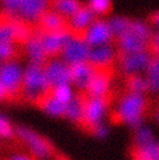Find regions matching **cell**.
Segmentation results:
<instances>
[{
  "label": "cell",
  "instance_id": "cell-8",
  "mask_svg": "<svg viewBox=\"0 0 159 160\" xmlns=\"http://www.w3.org/2000/svg\"><path fill=\"white\" fill-rule=\"evenodd\" d=\"M35 30L41 39L42 45L48 59L60 57L62 49L65 48L70 37L72 36V33L68 29L46 32V31H41L35 28Z\"/></svg>",
  "mask_w": 159,
  "mask_h": 160
},
{
  "label": "cell",
  "instance_id": "cell-14",
  "mask_svg": "<svg viewBox=\"0 0 159 160\" xmlns=\"http://www.w3.org/2000/svg\"><path fill=\"white\" fill-rule=\"evenodd\" d=\"M108 68H97L91 79V81L84 92L87 97L105 98L108 93L110 87V74Z\"/></svg>",
  "mask_w": 159,
  "mask_h": 160
},
{
  "label": "cell",
  "instance_id": "cell-15",
  "mask_svg": "<svg viewBox=\"0 0 159 160\" xmlns=\"http://www.w3.org/2000/svg\"><path fill=\"white\" fill-rule=\"evenodd\" d=\"M95 15L88 6H82L67 19V28L74 35H81L95 21Z\"/></svg>",
  "mask_w": 159,
  "mask_h": 160
},
{
  "label": "cell",
  "instance_id": "cell-35",
  "mask_svg": "<svg viewBox=\"0 0 159 160\" xmlns=\"http://www.w3.org/2000/svg\"><path fill=\"white\" fill-rule=\"evenodd\" d=\"M3 100H6V95L1 83H0V102H2Z\"/></svg>",
  "mask_w": 159,
  "mask_h": 160
},
{
  "label": "cell",
  "instance_id": "cell-34",
  "mask_svg": "<svg viewBox=\"0 0 159 160\" xmlns=\"http://www.w3.org/2000/svg\"><path fill=\"white\" fill-rule=\"evenodd\" d=\"M10 160H32V159L26 156V155H15Z\"/></svg>",
  "mask_w": 159,
  "mask_h": 160
},
{
  "label": "cell",
  "instance_id": "cell-39",
  "mask_svg": "<svg viewBox=\"0 0 159 160\" xmlns=\"http://www.w3.org/2000/svg\"><path fill=\"white\" fill-rule=\"evenodd\" d=\"M58 160H62V159H58Z\"/></svg>",
  "mask_w": 159,
  "mask_h": 160
},
{
  "label": "cell",
  "instance_id": "cell-2",
  "mask_svg": "<svg viewBox=\"0 0 159 160\" xmlns=\"http://www.w3.org/2000/svg\"><path fill=\"white\" fill-rule=\"evenodd\" d=\"M51 88L43 65L28 62L23 71L22 97L30 102L37 103L39 100L51 91Z\"/></svg>",
  "mask_w": 159,
  "mask_h": 160
},
{
  "label": "cell",
  "instance_id": "cell-12",
  "mask_svg": "<svg viewBox=\"0 0 159 160\" xmlns=\"http://www.w3.org/2000/svg\"><path fill=\"white\" fill-rule=\"evenodd\" d=\"M95 68L89 62H82L70 66V84L81 92H85L91 79L96 71Z\"/></svg>",
  "mask_w": 159,
  "mask_h": 160
},
{
  "label": "cell",
  "instance_id": "cell-3",
  "mask_svg": "<svg viewBox=\"0 0 159 160\" xmlns=\"http://www.w3.org/2000/svg\"><path fill=\"white\" fill-rule=\"evenodd\" d=\"M147 108V100L144 94L129 92L119 101L115 116L119 122L131 127L141 126L144 113Z\"/></svg>",
  "mask_w": 159,
  "mask_h": 160
},
{
  "label": "cell",
  "instance_id": "cell-32",
  "mask_svg": "<svg viewBox=\"0 0 159 160\" xmlns=\"http://www.w3.org/2000/svg\"><path fill=\"white\" fill-rule=\"evenodd\" d=\"M150 45L152 46L153 51L157 55H159V33H157L155 35H152V41H150Z\"/></svg>",
  "mask_w": 159,
  "mask_h": 160
},
{
  "label": "cell",
  "instance_id": "cell-27",
  "mask_svg": "<svg viewBox=\"0 0 159 160\" xmlns=\"http://www.w3.org/2000/svg\"><path fill=\"white\" fill-rule=\"evenodd\" d=\"M87 6L96 16L107 15L111 11V8H112L110 0H89Z\"/></svg>",
  "mask_w": 159,
  "mask_h": 160
},
{
  "label": "cell",
  "instance_id": "cell-22",
  "mask_svg": "<svg viewBox=\"0 0 159 160\" xmlns=\"http://www.w3.org/2000/svg\"><path fill=\"white\" fill-rule=\"evenodd\" d=\"M133 160H159V143L155 141L145 146L135 147L132 150Z\"/></svg>",
  "mask_w": 159,
  "mask_h": 160
},
{
  "label": "cell",
  "instance_id": "cell-28",
  "mask_svg": "<svg viewBox=\"0 0 159 160\" xmlns=\"http://www.w3.org/2000/svg\"><path fill=\"white\" fill-rule=\"evenodd\" d=\"M154 141L153 132L147 127L138 128L136 136H135V147L145 146Z\"/></svg>",
  "mask_w": 159,
  "mask_h": 160
},
{
  "label": "cell",
  "instance_id": "cell-36",
  "mask_svg": "<svg viewBox=\"0 0 159 160\" xmlns=\"http://www.w3.org/2000/svg\"><path fill=\"white\" fill-rule=\"evenodd\" d=\"M157 117H158V120H159V110H158V113H157Z\"/></svg>",
  "mask_w": 159,
  "mask_h": 160
},
{
  "label": "cell",
  "instance_id": "cell-16",
  "mask_svg": "<svg viewBox=\"0 0 159 160\" xmlns=\"http://www.w3.org/2000/svg\"><path fill=\"white\" fill-rule=\"evenodd\" d=\"M22 50L23 55L27 58L28 62L44 65L45 62L48 60L41 39L36 30H34L33 34L22 45Z\"/></svg>",
  "mask_w": 159,
  "mask_h": 160
},
{
  "label": "cell",
  "instance_id": "cell-21",
  "mask_svg": "<svg viewBox=\"0 0 159 160\" xmlns=\"http://www.w3.org/2000/svg\"><path fill=\"white\" fill-rule=\"evenodd\" d=\"M80 0H50V8L67 20L82 7Z\"/></svg>",
  "mask_w": 159,
  "mask_h": 160
},
{
  "label": "cell",
  "instance_id": "cell-26",
  "mask_svg": "<svg viewBox=\"0 0 159 160\" xmlns=\"http://www.w3.org/2000/svg\"><path fill=\"white\" fill-rule=\"evenodd\" d=\"M127 87H128L129 92L138 94H144L149 89L147 78L137 74L129 75V78L127 80Z\"/></svg>",
  "mask_w": 159,
  "mask_h": 160
},
{
  "label": "cell",
  "instance_id": "cell-29",
  "mask_svg": "<svg viewBox=\"0 0 159 160\" xmlns=\"http://www.w3.org/2000/svg\"><path fill=\"white\" fill-rule=\"evenodd\" d=\"M131 22H132L130 20L121 17V18H114L108 23H109V27L111 28V31H112L113 35L119 36L129 28Z\"/></svg>",
  "mask_w": 159,
  "mask_h": 160
},
{
  "label": "cell",
  "instance_id": "cell-11",
  "mask_svg": "<svg viewBox=\"0 0 159 160\" xmlns=\"http://www.w3.org/2000/svg\"><path fill=\"white\" fill-rule=\"evenodd\" d=\"M107 98H93L87 97L85 102V108H84V116L82 124L89 127L96 126L97 124L102 122L107 109Z\"/></svg>",
  "mask_w": 159,
  "mask_h": 160
},
{
  "label": "cell",
  "instance_id": "cell-38",
  "mask_svg": "<svg viewBox=\"0 0 159 160\" xmlns=\"http://www.w3.org/2000/svg\"><path fill=\"white\" fill-rule=\"evenodd\" d=\"M0 17H1V13H0Z\"/></svg>",
  "mask_w": 159,
  "mask_h": 160
},
{
  "label": "cell",
  "instance_id": "cell-5",
  "mask_svg": "<svg viewBox=\"0 0 159 160\" xmlns=\"http://www.w3.org/2000/svg\"><path fill=\"white\" fill-rule=\"evenodd\" d=\"M25 67L18 59L3 62L0 68V83L5 91L6 100L22 97Z\"/></svg>",
  "mask_w": 159,
  "mask_h": 160
},
{
  "label": "cell",
  "instance_id": "cell-4",
  "mask_svg": "<svg viewBox=\"0 0 159 160\" xmlns=\"http://www.w3.org/2000/svg\"><path fill=\"white\" fill-rule=\"evenodd\" d=\"M117 37L119 50L122 53H136L145 51L150 45L152 33L145 23L132 22L129 28Z\"/></svg>",
  "mask_w": 159,
  "mask_h": 160
},
{
  "label": "cell",
  "instance_id": "cell-17",
  "mask_svg": "<svg viewBox=\"0 0 159 160\" xmlns=\"http://www.w3.org/2000/svg\"><path fill=\"white\" fill-rule=\"evenodd\" d=\"M35 28L41 31L52 32L67 28V20L62 17L61 14L49 8L39 19Z\"/></svg>",
  "mask_w": 159,
  "mask_h": 160
},
{
  "label": "cell",
  "instance_id": "cell-25",
  "mask_svg": "<svg viewBox=\"0 0 159 160\" xmlns=\"http://www.w3.org/2000/svg\"><path fill=\"white\" fill-rule=\"evenodd\" d=\"M22 46L11 43V42H3L0 43V62H6L13 59H18L20 55Z\"/></svg>",
  "mask_w": 159,
  "mask_h": 160
},
{
  "label": "cell",
  "instance_id": "cell-37",
  "mask_svg": "<svg viewBox=\"0 0 159 160\" xmlns=\"http://www.w3.org/2000/svg\"><path fill=\"white\" fill-rule=\"evenodd\" d=\"M1 65H2V62H0V68H1Z\"/></svg>",
  "mask_w": 159,
  "mask_h": 160
},
{
  "label": "cell",
  "instance_id": "cell-33",
  "mask_svg": "<svg viewBox=\"0 0 159 160\" xmlns=\"http://www.w3.org/2000/svg\"><path fill=\"white\" fill-rule=\"evenodd\" d=\"M152 23H154L155 26H158L159 27V12H156L155 14L152 15Z\"/></svg>",
  "mask_w": 159,
  "mask_h": 160
},
{
  "label": "cell",
  "instance_id": "cell-19",
  "mask_svg": "<svg viewBox=\"0 0 159 160\" xmlns=\"http://www.w3.org/2000/svg\"><path fill=\"white\" fill-rule=\"evenodd\" d=\"M86 95L74 94L73 98L67 105L65 117L74 123H82L84 116Z\"/></svg>",
  "mask_w": 159,
  "mask_h": 160
},
{
  "label": "cell",
  "instance_id": "cell-24",
  "mask_svg": "<svg viewBox=\"0 0 159 160\" xmlns=\"http://www.w3.org/2000/svg\"><path fill=\"white\" fill-rule=\"evenodd\" d=\"M50 93L57 100H59L60 102L63 103H67V105L74 96V93L72 91L70 83H63V84L54 86L51 88Z\"/></svg>",
  "mask_w": 159,
  "mask_h": 160
},
{
  "label": "cell",
  "instance_id": "cell-13",
  "mask_svg": "<svg viewBox=\"0 0 159 160\" xmlns=\"http://www.w3.org/2000/svg\"><path fill=\"white\" fill-rule=\"evenodd\" d=\"M150 54L145 51L136 53H122L120 58V68L125 73L132 75L146 69L152 58Z\"/></svg>",
  "mask_w": 159,
  "mask_h": 160
},
{
  "label": "cell",
  "instance_id": "cell-9",
  "mask_svg": "<svg viewBox=\"0 0 159 160\" xmlns=\"http://www.w3.org/2000/svg\"><path fill=\"white\" fill-rule=\"evenodd\" d=\"M43 67L51 87L70 83V66L61 57L49 58Z\"/></svg>",
  "mask_w": 159,
  "mask_h": 160
},
{
  "label": "cell",
  "instance_id": "cell-40",
  "mask_svg": "<svg viewBox=\"0 0 159 160\" xmlns=\"http://www.w3.org/2000/svg\"><path fill=\"white\" fill-rule=\"evenodd\" d=\"M158 56H159V55H158Z\"/></svg>",
  "mask_w": 159,
  "mask_h": 160
},
{
  "label": "cell",
  "instance_id": "cell-18",
  "mask_svg": "<svg viewBox=\"0 0 159 160\" xmlns=\"http://www.w3.org/2000/svg\"><path fill=\"white\" fill-rule=\"evenodd\" d=\"M116 58L112 46L108 44L93 47L90 52L88 62L97 68H108Z\"/></svg>",
  "mask_w": 159,
  "mask_h": 160
},
{
  "label": "cell",
  "instance_id": "cell-31",
  "mask_svg": "<svg viewBox=\"0 0 159 160\" xmlns=\"http://www.w3.org/2000/svg\"><path fill=\"white\" fill-rule=\"evenodd\" d=\"M91 130H92V133H93V135L95 136V137L99 138V139H105V138H107L108 133H109L108 128L106 125L102 124V122L97 124L96 126L92 127Z\"/></svg>",
  "mask_w": 159,
  "mask_h": 160
},
{
  "label": "cell",
  "instance_id": "cell-23",
  "mask_svg": "<svg viewBox=\"0 0 159 160\" xmlns=\"http://www.w3.org/2000/svg\"><path fill=\"white\" fill-rule=\"evenodd\" d=\"M146 70L149 90L154 92L159 91V58L150 60Z\"/></svg>",
  "mask_w": 159,
  "mask_h": 160
},
{
  "label": "cell",
  "instance_id": "cell-10",
  "mask_svg": "<svg viewBox=\"0 0 159 160\" xmlns=\"http://www.w3.org/2000/svg\"><path fill=\"white\" fill-rule=\"evenodd\" d=\"M80 36H82L85 41L93 48L108 44L114 35L108 22L95 19L89 28Z\"/></svg>",
  "mask_w": 159,
  "mask_h": 160
},
{
  "label": "cell",
  "instance_id": "cell-6",
  "mask_svg": "<svg viewBox=\"0 0 159 160\" xmlns=\"http://www.w3.org/2000/svg\"><path fill=\"white\" fill-rule=\"evenodd\" d=\"M91 49L92 47L85 41L82 36L72 34L62 49L60 57L67 65L72 66L78 62H88Z\"/></svg>",
  "mask_w": 159,
  "mask_h": 160
},
{
  "label": "cell",
  "instance_id": "cell-20",
  "mask_svg": "<svg viewBox=\"0 0 159 160\" xmlns=\"http://www.w3.org/2000/svg\"><path fill=\"white\" fill-rule=\"evenodd\" d=\"M37 105L45 113L52 117L65 116L67 103H63L59 100H57L50 92L39 100L37 102Z\"/></svg>",
  "mask_w": 159,
  "mask_h": 160
},
{
  "label": "cell",
  "instance_id": "cell-1",
  "mask_svg": "<svg viewBox=\"0 0 159 160\" xmlns=\"http://www.w3.org/2000/svg\"><path fill=\"white\" fill-rule=\"evenodd\" d=\"M0 6L6 17L35 27L50 8V0H0Z\"/></svg>",
  "mask_w": 159,
  "mask_h": 160
},
{
  "label": "cell",
  "instance_id": "cell-7",
  "mask_svg": "<svg viewBox=\"0 0 159 160\" xmlns=\"http://www.w3.org/2000/svg\"><path fill=\"white\" fill-rule=\"evenodd\" d=\"M16 133L36 158L46 159L52 154L50 142L33 130H30L27 127H19Z\"/></svg>",
  "mask_w": 159,
  "mask_h": 160
},
{
  "label": "cell",
  "instance_id": "cell-30",
  "mask_svg": "<svg viewBox=\"0 0 159 160\" xmlns=\"http://www.w3.org/2000/svg\"><path fill=\"white\" fill-rule=\"evenodd\" d=\"M15 135V131L7 117L0 115V137L11 139Z\"/></svg>",
  "mask_w": 159,
  "mask_h": 160
}]
</instances>
